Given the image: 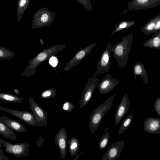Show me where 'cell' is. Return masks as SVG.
Instances as JSON below:
<instances>
[{"label":"cell","instance_id":"6da1fadb","mask_svg":"<svg viewBox=\"0 0 160 160\" xmlns=\"http://www.w3.org/2000/svg\"><path fill=\"white\" fill-rule=\"evenodd\" d=\"M65 48V45H57L43 50L28 62V66L21 75L28 78L32 76L36 73L37 68L40 64L52 56H54Z\"/></svg>","mask_w":160,"mask_h":160},{"label":"cell","instance_id":"7a4b0ae2","mask_svg":"<svg viewBox=\"0 0 160 160\" xmlns=\"http://www.w3.org/2000/svg\"><path fill=\"white\" fill-rule=\"evenodd\" d=\"M133 35L131 33L123 37L122 40L118 43L112 44V52L119 67H125L129 59Z\"/></svg>","mask_w":160,"mask_h":160},{"label":"cell","instance_id":"3957f363","mask_svg":"<svg viewBox=\"0 0 160 160\" xmlns=\"http://www.w3.org/2000/svg\"><path fill=\"white\" fill-rule=\"evenodd\" d=\"M116 94V92L100 105L91 114L88 127L91 133H93L98 128L105 113L111 108Z\"/></svg>","mask_w":160,"mask_h":160},{"label":"cell","instance_id":"277c9868","mask_svg":"<svg viewBox=\"0 0 160 160\" xmlns=\"http://www.w3.org/2000/svg\"><path fill=\"white\" fill-rule=\"evenodd\" d=\"M56 14L46 7L39 9L34 15L32 28H40L48 26L54 20Z\"/></svg>","mask_w":160,"mask_h":160},{"label":"cell","instance_id":"5b68a950","mask_svg":"<svg viewBox=\"0 0 160 160\" xmlns=\"http://www.w3.org/2000/svg\"><path fill=\"white\" fill-rule=\"evenodd\" d=\"M2 144L5 147V151L17 158L28 156V148L30 145L28 143L21 142L12 144L0 138V148Z\"/></svg>","mask_w":160,"mask_h":160},{"label":"cell","instance_id":"8992f818","mask_svg":"<svg viewBox=\"0 0 160 160\" xmlns=\"http://www.w3.org/2000/svg\"><path fill=\"white\" fill-rule=\"evenodd\" d=\"M112 45L111 43L109 42L106 48L102 52L98 63L96 70L93 75V77H96L105 72H111L110 67Z\"/></svg>","mask_w":160,"mask_h":160},{"label":"cell","instance_id":"52a82bcc","mask_svg":"<svg viewBox=\"0 0 160 160\" xmlns=\"http://www.w3.org/2000/svg\"><path fill=\"white\" fill-rule=\"evenodd\" d=\"M99 80V78L93 76L88 80L83 90L79 101L80 108L84 107L90 100Z\"/></svg>","mask_w":160,"mask_h":160},{"label":"cell","instance_id":"ba28073f","mask_svg":"<svg viewBox=\"0 0 160 160\" xmlns=\"http://www.w3.org/2000/svg\"><path fill=\"white\" fill-rule=\"evenodd\" d=\"M97 43L95 42L91 44L79 51L66 63L64 68V70L65 71H70L73 67L78 65L82 60L90 53Z\"/></svg>","mask_w":160,"mask_h":160},{"label":"cell","instance_id":"9c48e42d","mask_svg":"<svg viewBox=\"0 0 160 160\" xmlns=\"http://www.w3.org/2000/svg\"><path fill=\"white\" fill-rule=\"evenodd\" d=\"M0 110L8 112L30 125L37 126L36 118L34 114L28 111L6 108L0 106Z\"/></svg>","mask_w":160,"mask_h":160},{"label":"cell","instance_id":"30bf717a","mask_svg":"<svg viewBox=\"0 0 160 160\" xmlns=\"http://www.w3.org/2000/svg\"><path fill=\"white\" fill-rule=\"evenodd\" d=\"M30 108L35 116L37 126L46 127L48 112H45L32 98H29Z\"/></svg>","mask_w":160,"mask_h":160},{"label":"cell","instance_id":"8fae6325","mask_svg":"<svg viewBox=\"0 0 160 160\" xmlns=\"http://www.w3.org/2000/svg\"><path fill=\"white\" fill-rule=\"evenodd\" d=\"M160 4V0H132L127 3L128 10H144L156 7Z\"/></svg>","mask_w":160,"mask_h":160},{"label":"cell","instance_id":"7c38bea8","mask_svg":"<svg viewBox=\"0 0 160 160\" xmlns=\"http://www.w3.org/2000/svg\"><path fill=\"white\" fill-rule=\"evenodd\" d=\"M120 82L113 78L109 74H106L98 83V88L101 95L109 93Z\"/></svg>","mask_w":160,"mask_h":160},{"label":"cell","instance_id":"4fadbf2b","mask_svg":"<svg viewBox=\"0 0 160 160\" xmlns=\"http://www.w3.org/2000/svg\"><path fill=\"white\" fill-rule=\"evenodd\" d=\"M124 141L119 140L113 143L104 152L101 160H116L120 156L124 146Z\"/></svg>","mask_w":160,"mask_h":160},{"label":"cell","instance_id":"5bb4252c","mask_svg":"<svg viewBox=\"0 0 160 160\" xmlns=\"http://www.w3.org/2000/svg\"><path fill=\"white\" fill-rule=\"evenodd\" d=\"M55 143L58 146L61 157L64 159L67 154L68 146L67 137L64 128L62 127L56 134Z\"/></svg>","mask_w":160,"mask_h":160},{"label":"cell","instance_id":"9a60e30c","mask_svg":"<svg viewBox=\"0 0 160 160\" xmlns=\"http://www.w3.org/2000/svg\"><path fill=\"white\" fill-rule=\"evenodd\" d=\"M130 101L128 95L125 94L122 98L118 106L115 115V125H117L120 122L122 119L127 113L129 109V106Z\"/></svg>","mask_w":160,"mask_h":160},{"label":"cell","instance_id":"2e32d148","mask_svg":"<svg viewBox=\"0 0 160 160\" xmlns=\"http://www.w3.org/2000/svg\"><path fill=\"white\" fill-rule=\"evenodd\" d=\"M144 129L147 132L152 134L160 133V118H148L144 121Z\"/></svg>","mask_w":160,"mask_h":160},{"label":"cell","instance_id":"e0dca14e","mask_svg":"<svg viewBox=\"0 0 160 160\" xmlns=\"http://www.w3.org/2000/svg\"><path fill=\"white\" fill-rule=\"evenodd\" d=\"M0 121L12 131L18 132L28 131L26 127L21 123L3 116H0Z\"/></svg>","mask_w":160,"mask_h":160},{"label":"cell","instance_id":"ac0fdd59","mask_svg":"<svg viewBox=\"0 0 160 160\" xmlns=\"http://www.w3.org/2000/svg\"><path fill=\"white\" fill-rule=\"evenodd\" d=\"M133 72L134 78L139 75L142 79L144 84H147L148 82V71L145 69L144 65L140 62H136L133 68Z\"/></svg>","mask_w":160,"mask_h":160},{"label":"cell","instance_id":"d6986e66","mask_svg":"<svg viewBox=\"0 0 160 160\" xmlns=\"http://www.w3.org/2000/svg\"><path fill=\"white\" fill-rule=\"evenodd\" d=\"M155 33L152 37L149 38L143 43V47L156 49L160 48V31Z\"/></svg>","mask_w":160,"mask_h":160},{"label":"cell","instance_id":"ffe728a7","mask_svg":"<svg viewBox=\"0 0 160 160\" xmlns=\"http://www.w3.org/2000/svg\"><path fill=\"white\" fill-rule=\"evenodd\" d=\"M159 18L160 14L152 18L146 24L141 28L142 32L146 35L153 33L156 22Z\"/></svg>","mask_w":160,"mask_h":160},{"label":"cell","instance_id":"44dd1931","mask_svg":"<svg viewBox=\"0 0 160 160\" xmlns=\"http://www.w3.org/2000/svg\"><path fill=\"white\" fill-rule=\"evenodd\" d=\"M0 99L10 103H21L23 98L9 92H0Z\"/></svg>","mask_w":160,"mask_h":160},{"label":"cell","instance_id":"7402d4cb","mask_svg":"<svg viewBox=\"0 0 160 160\" xmlns=\"http://www.w3.org/2000/svg\"><path fill=\"white\" fill-rule=\"evenodd\" d=\"M0 134L10 140L14 141L18 138L13 131L0 121Z\"/></svg>","mask_w":160,"mask_h":160},{"label":"cell","instance_id":"603a6c76","mask_svg":"<svg viewBox=\"0 0 160 160\" xmlns=\"http://www.w3.org/2000/svg\"><path fill=\"white\" fill-rule=\"evenodd\" d=\"M69 146L70 156L73 157L76 155L78 152L79 148V142L77 138L75 137H72L68 141Z\"/></svg>","mask_w":160,"mask_h":160},{"label":"cell","instance_id":"cb8c5ba5","mask_svg":"<svg viewBox=\"0 0 160 160\" xmlns=\"http://www.w3.org/2000/svg\"><path fill=\"white\" fill-rule=\"evenodd\" d=\"M136 22L133 20H125L117 24L111 35L112 37L115 33L124 29L128 28L133 26Z\"/></svg>","mask_w":160,"mask_h":160},{"label":"cell","instance_id":"d4e9b609","mask_svg":"<svg viewBox=\"0 0 160 160\" xmlns=\"http://www.w3.org/2000/svg\"><path fill=\"white\" fill-rule=\"evenodd\" d=\"M134 116V114L131 113L124 118L118 130L119 134L123 133L129 128L133 118Z\"/></svg>","mask_w":160,"mask_h":160},{"label":"cell","instance_id":"484cf974","mask_svg":"<svg viewBox=\"0 0 160 160\" xmlns=\"http://www.w3.org/2000/svg\"><path fill=\"white\" fill-rule=\"evenodd\" d=\"M15 56V53L3 47L0 46V60L9 59Z\"/></svg>","mask_w":160,"mask_h":160},{"label":"cell","instance_id":"4316f807","mask_svg":"<svg viewBox=\"0 0 160 160\" xmlns=\"http://www.w3.org/2000/svg\"><path fill=\"white\" fill-rule=\"evenodd\" d=\"M56 89L51 88L46 89L40 94L41 97L44 99H48L54 98L56 96Z\"/></svg>","mask_w":160,"mask_h":160},{"label":"cell","instance_id":"83f0119b","mask_svg":"<svg viewBox=\"0 0 160 160\" xmlns=\"http://www.w3.org/2000/svg\"><path fill=\"white\" fill-rule=\"evenodd\" d=\"M110 137V133L108 132H106L102 136L98 142V147L100 150H102L107 146Z\"/></svg>","mask_w":160,"mask_h":160},{"label":"cell","instance_id":"f1b7e54d","mask_svg":"<svg viewBox=\"0 0 160 160\" xmlns=\"http://www.w3.org/2000/svg\"><path fill=\"white\" fill-rule=\"evenodd\" d=\"M74 107L73 104L71 102L66 101L62 104V109L64 111L69 112H71L73 110Z\"/></svg>","mask_w":160,"mask_h":160},{"label":"cell","instance_id":"f546056e","mask_svg":"<svg viewBox=\"0 0 160 160\" xmlns=\"http://www.w3.org/2000/svg\"><path fill=\"white\" fill-rule=\"evenodd\" d=\"M86 9L91 11L92 7L90 0H76Z\"/></svg>","mask_w":160,"mask_h":160},{"label":"cell","instance_id":"4dcf8cb0","mask_svg":"<svg viewBox=\"0 0 160 160\" xmlns=\"http://www.w3.org/2000/svg\"><path fill=\"white\" fill-rule=\"evenodd\" d=\"M154 108L157 115L160 116V97L156 99L154 102Z\"/></svg>","mask_w":160,"mask_h":160},{"label":"cell","instance_id":"1f68e13d","mask_svg":"<svg viewBox=\"0 0 160 160\" xmlns=\"http://www.w3.org/2000/svg\"><path fill=\"white\" fill-rule=\"evenodd\" d=\"M52 56L49 58V63L53 67H55L58 62L57 58Z\"/></svg>","mask_w":160,"mask_h":160},{"label":"cell","instance_id":"d6a6232c","mask_svg":"<svg viewBox=\"0 0 160 160\" xmlns=\"http://www.w3.org/2000/svg\"><path fill=\"white\" fill-rule=\"evenodd\" d=\"M159 31H160V18H159L156 22L153 30V33H155Z\"/></svg>","mask_w":160,"mask_h":160},{"label":"cell","instance_id":"836d02e7","mask_svg":"<svg viewBox=\"0 0 160 160\" xmlns=\"http://www.w3.org/2000/svg\"><path fill=\"white\" fill-rule=\"evenodd\" d=\"M0 160H8V157L5 155L2 148H0Z\"/></svg>","mask_w":160,"mask_h":160},{"label":"cell","instance_id":"e575fe53","mask_svg":"<svg viewBox=\"0 0 160 160\" xmlns=\"http://www.w3.org/2000/svg\"><path fill=\"white\" fill-rule=\"evenodd\" d=\"M44 139L41 137H40L38 140L36 141V143L38 144V148L40 147L43 144Z\"/></svg>","mask_w":160,"mask_h":160},{"label":"cell","instance_id":"d590c367","mask_svg":"<svg viewBox=\"0 0 160 160\" xmlns=\"http://www.w3.org/2000/svg\"><path fill=\"white\" fill-rule=\"evenodd\" d=\"M26 2V0H20L19 2V6L20 7H22L23 6Z\"/></svg>","mask_w":160,"mask_h":160},{"label":"cell","instance_id":"8d00e7d4","mask_svg":"<svg viewBox=\"0 0 160 160\" xmlns=\"http://www.w3.org/2000/svg\"><path fill=\"white\" fill-rule=\"evenodd\" d=\"M14 92L16 94H19V93L18 90L17 89H15L14 90Z\"/></svg>","mask_w":160,"mask_h":160}]
</instances>
